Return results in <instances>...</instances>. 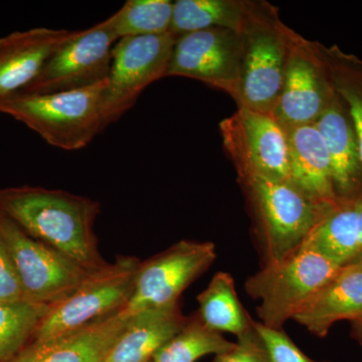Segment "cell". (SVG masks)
Returning a JSON list of instances; mask_svg holds the SVG:
<instances>
[{
    "instance_id": "17",
    "label": "cell",
    "mask_w": 362,
    "mask_h": 362,
    "mask_svg": "<svg viewBox=\"0 0 362 362\" xmlns=\"http://www.w3.org/2000/svg\"><path fill=\"white\" fill-rule=\"evenodd\" d=\"M362 317V269L346 264L308 300L294 316L317 337H327L330 328L342 320Z\"/></svg>"
},
{
    "instance_id": "21",
    "label": "cell",
    "mask_w": 362,
    "mask_h": 362,
    "mask_svg": "<svg viewBox=\"0 0 362 362\" xmlns=\"http://www.w3.org/2000/svg\"><path fill=\"white\" fill-rule=\"evenodd\" d=\"M250 6L249 0H177L173 2L169 32L176 37L213 28L242 33L249 18Z\"/></svg>"
},
{
    "instance_id": "27",
    "label": "cell",
    "mask_w": 362,
    "mask_h": 362,
    "mask_svg": "<svg viewBox=\"0 0 362 362\" xmlns=\"http://www.w3.org/2000/svg\"><path fill=\"white\" fill-rule=\"evenodd\" d=\"M254 328L265 345L272 362H327L314 361L306 356L283 329H272L256 321Z\"/></svg>"
},
{
    "instance_id": "16",
    "label": "cell",
    "mask_w": 362,
    "mask_h": 362,
    "mask_svg": "<svg viewBox=\"0 0 362 362\" xmlns=\"http://www.w3.org/2000/svg\"><path fill=\"white\" fill-rule=\"evenodd\" d=\"M290 182L320 206H333L338 197L329 153L315 124L286 128Z\"/></svg>"
},
{
    "instance_id": "15",
    "label": "cell",
    "mask_w": 362,
    "mask_h": 362,
    "mask_svg": "<svg viewBox=\"0 0 362 362\" xmlns=\"http://www.w3.org/2000/svg\"><path fill=\"white\" fill-rule=\"evenodd\" d=\"M130 317L122 310L66 334L33 340L7 362H104Z\"/></svg>"
},
{
    "instance_id": "11",
    "label": "cell",
    "mask_w": 362,
    "mask_h": 362,
    "mask_svg": "<svg viewBox=\"0 0 362 362\" xmlns=\"http://www.w3.org/2000/svg\"><path fill=\"white\" fill-rule=\"evenodd\" d=\"M216 259L211 242L182 240L165 251L140 262L135 289L124 309L128 315L180 302L183 291Z\"/></svg>"
},
{
    "instance_id": "30",
    "label": "cell",
    "mask_w": 362,
    "mask_h": 362,
    "mask_svg": "<svg viewBox=\"0 0 362 362\" xmlns=\"http://www.w3.org/2000/svg\"><path fill=\"white\" fill-rule=\"evenodd\" d=\"M351 335L362 346V317L351 322Z\"/></svg>"
},
{
    "instance_id": "31",
    "label": "cell",
    "mask_w": 362,
    "mask_h": 362,
    "mask_svg": "<svg viewBox=\"0 0 362 362\" xmlns=\"http://www.w3.org/2000/svg\"><path fill=\"white\" fill-rule=\"evenodd\" d=\"M350 263L356 264V265L358 266L359 268L362 269V250L358 252V254H357L356 258L350 262Z\"/></svg>"
},
{
    "instance_id": "24",
    "label": "cell",
    "mask_w": 362,
    "mask_h": 362,
    "mask_svg": "<svg viewBox=\"0 0 362 362\" xmlns=\"http://www.w3.org/2000/svg\"><path fill=\"white\" fill-rule=\"evenodd\" d=\"M173 13L169 0H129L104 21L119 40L168 33Z\"/></svg>"
},
{
    "instance_id": "19",
    "label": "cell",
    "mask_w": 362,
    "mask_h": 362,
    "mask_svg": "<svg viewBox=\"0 0 362 362\" xmlns=\"http://www.w3.org/2000/svg\"><path fill=\"white\" fill-rule=\"evenodd\" d=\"M180 302L136 312L104 362H151L187 322Z\"/></svg>"
},
{
    "instance_id": "4",
    "label": "cell",
    "mask_w": 362,
    "mask_h": 362,
    "mask_svg": "<svg viewBox=\"0 0 362 362\" xmlns=\"http://www.w3.org/2000/svg\"><path fill=\"white\" fill-rule=\"evenodd\" d=\"M341 267L303 247L281 261L266 263L245 285L249 296L261 302L259 322L282 329Z\"/></svg>"
},
{
    "instance_id": "14",
    "label": "cell",
    "mask_w": 362,
    "mask_h": 362,
    "mask_svg": "<svg viewBox=\"0 0 362 362\" xmlns=\"http://www.w3.org/2000/svg\"><path fill=\"white\" fill-rule=\"evenodd\" d=\"M76 32L35 28L0 37V101L30 85Z\"/></svg>"
},
{
    "instance_id": "26",
    "label": "cell",
    "mask_w": 362,
    "mask_h": 362,
    "mask_svg": "<svg viewBox=\"0 0 362 362\" xmlns=\"http://www.w3.org/2000/svg\"><path fill=\"white\" fill-rule=\"evenodd\" d=\"M321 56L325 62L331 80L338 96L346 105L350 119L356 131L362 164V83L354 78L349 68L342 66L335 52L321 47Z\"/></svg>"
},
{
    "instance_id": "2",
    "label": "cell",
    "mask_w": 362,
    "mask_h": 362,
    "mask_svg": "<svg viewBox=\"0 0 362 362\" xmlns=\"http://www.w3.org/2000/svg\"><path fill=\"white\" fill-rule=\"evenodd\" d=\"M107 81L45 95L16 94L0 101V113L13 117L52 146L75 151L103 132L102 102Z\"/></svg>"
},
{
    "instance_id": "28",
    "label": "cell",
    "mask_w": 362,
    "mask_h": 362,
    "mask_svg": "<svg viewBox=\"0 0 362 362\" xmlns=\"http://www.w3.org/2000/svg\"><path fill=\"white\" fill-rule=\"evenodd\" d=\"M214 362H272L256 330L238 338L235 346L216 356Z\"/></svg>"
},
{
    "instance_id": "20",
    "label": "cell",
    "mask_w": 362,
    "mask_h": 362,
    "mask_svg": "<svg viewBox=\"0 0 362 362\" xmlns=\"http://www.w3.org/2000/svg\"><path fill=\"white\" fill-rule=\"evenodd\" d=\"M361 197L338 199L337 204L312 228L301 247L322 255L337 265L349 264L362 250L359 221Z\"/></svg>"
},
{
    "instance_id": "23",
    "label": "cell",
    "mask_w": 362,
    "mask_h": 362,
    "mask_svg": "<svg viewBox=\"0 0 362 362\" xmlns=\"http://www.w3.org/2000/svg\"><path fill=\"white\" fill-rule=\"evenodd\" d=\"M235 344L221 333L206 327L195 313L187 317L183 327L156 352L152 361L197 362L209 354L218 356L228 351Z\"/></svg>"
},
{
    "instance_id": "3",
    "label": "cell",
    "mask_w": 362,
    "mask_h": 362,
    "mask_svg": "<svg viewBox=\"0 0 362 362\" xmlns=\"http://www.w3.org/2000/svg\"><path fill=\"white\" fill-rule=\"evenodd\" d=\"M295 30L283 23L278 7L252 1L242 35L244 54L238 106L271 114L275 108L289 58Z\"/></svg>"
},
{
    "instance_id": "7",
    "label": "cell",
    "mask_w": 362,
    "mask_h": 362,
    "mask_svg": "<svg viewBox=\"0 0 362 362\" xmlns=\"http://www.w3.org/2000/svg\"><path fill=\"white\" fill-rule=\"evenodd\" d=\"M0 235L20 278L25 301L54 306L70 296L93 272L35 239L0 213Z\"/></svg>"
},
{
    "instance_id": "9",
    "label": "cell",
    "mask_w": 362,
    "mask_h": 362,
    "mask_svg": "<svg viewBox=\"0 0 362 362\" xmlns=\"http://www.w3.org/2000/svg\"><path fill=\"white\" fill-rule=\"evenodd\" d=\"M220 130L240 180L258 176L290 182L287 133L271 114L240 107L221 121Z\"/></svg>"
},
{
    "instance_id": "1",
    "label": "cell",
    "mask_w": 362,
    "mask_h": 362,
    "mask_svg": "<svg viewBox=\"0 0 362 362\" xmlns=\"http://www.w3.org/2000/svg\"><path fill=\"white\" fill-rule=\"evenodd\" d=\"M0 213L88 271L108 264L101 256L95 233L101 213V204L95 199L30 185L4 187L0 188Z\"/></svg>"
},
{
    "instance_id": "18",
    "label": "cell",
    "mask_w": 362,
    "mask_h": 362,
    "mask_svg": "<svg viewBox=\"0 0 362 362\" xmlns=\"http://www.w3.org/2000/svg\"><path fill=\"white\" fill-rule=\"evenodd\" d=\"M315 125L329 153L338 199L361 197L362 164L358 143L346 105L343 106L337 93Z\"/></svg>"
},
{
    "instance_id": "8",
    "label": "cell",
    "mask_w": 362,
    "mask_h": 362,
    "mask_svg": "<svg viewBox=\"0 0 362 362\" xmlns=\"http://www.w3.org/2000/svg\"><path fill=\"white\" fill-rule=\"evenodd\" d=\"M176 39L168 32L117 40L102 102L104 129L129 111L149 85L166 77Z\"/></svg>"
},
{
    "instance_id": "10",
    "label": "cell",
    "mask_w": 362,
    "mask_h": 362,
    "mask_svg": "<svg viewBox=\"0 0 362 362\" xmlns=\"http://www.w3.org/2000/svg\"><path fill=\"white\" fill-rule=\"evenodd\" d=\"M117 40L104 21L87 30H77L18 94H54L101 84L108 80Z\"/></svg>"
},
{
    "instance_id": "13",
    "label": "cell",
    "mask_w": 362,
    "mask_h": 362,
    "mask_svg": "<svg viewBox=\"0 0 362 362\" xmlns=\"http://www.w3.org/2000/svg\"><path fill=\"white\" fill-rule=\"evenodd\" d=\"M335 94L316 42L295 32L282 90L271 115L284 129L315 124Z\"/></svg>"
},
{
    "instance_id": "29",
    "label": "cell",
    "mask_w": 362,
    "mask_h": 362,
    "mask_svg": "<svg viewBox=\"0 0 362 362\" xmlns=\"http://www.w3.org/2000/svg\"><path fill=\"white\" fill-rule=\"evenodd\" d=\"M25 301L11 254L0 235V304Z\"/></svg>"
},
{
    "instance_id": "32",
    "label": "cell",
    "mask_w": 362,
    "mask_h": 362,
    "mask_svg": "<svg viewBox=\"0 0 362 362\" xmlns=\"http://www.w3.org/2000/svg\"><path fill=\"white\" fill-rule=\"evenodd\" d=\"M151 362H153V361H151Z\"/></svg>"
},
{
    "instance_id": "5",
    "label": "cell",
    "mask_w": 362,
    "mask_h": 362,
    "mask_svg": "<svg viewBox=\"0 0 362 362\" xmlns=\"http://www.w3.org/2000/svg\"><path fill=\"white\" fill-rule=\"evenodd\" d=\"M140 262L121 255L93 272L70 296L51 306L33 340L66 334L124 310L134 293Z\"/></svg>"
},
{
    "instance_id": "25",
    "label": "cell",
    "mask_w": 362,
    "mask_h": 362,
    "mask_svg": "<svg viewBox=\"0 0 362 362\" xmlns=\"http://www.w3.org/2000/svg\"><path fill=\"white\" fill-rule=\"evenodd\" d=\"M51 306L28 301L0 304V362H7L33 341Z\"/></svg>"
},
{
    "instance_id": "22",
    "label": "cell",
    "mask_w": 362,
    "mask_h": 362,
    "mask_svg": "<svg viewBox=\"0 0 362 362\" xmlns=\"http://www.w3.org/2000/svg\"><path fill=\"white\" fill-rule=\"evenodd\" d=\"M197 314L209 329L232 333L237 338L254 330V320L247 315L235 291V281L230 274L218 272L206 289L197 296Z\"/></svg>"
},
{
    "instance_id": "12",
    "label": "cell",
    "mask_w": 362,
    "mask_h": 362,
    "mask_svg": "<svg viewBox=\"0 0 362 362\" xmlns=\"http://www.w3.org/2000/svg\"><path fill=\"white\" fill-rule=\"evenodd\" d=\"M244 54L240 33L207 28L175 40L166 77H185L223 90L237 99Z\"/></svg>"
},
{
    "instance_id": "6",
    "label": "cell",
    "mask_w": 362,
    "mask_h": 362,
    "mask_svg": "<svg viewBox=\"0 0 362 362\" xmlns=\"http://www.w3.org/2000/svg\"><path fill=\"white\" fill-rule=\"evenodd\" d=\"M247 190L265 244L267 263L298 251L312 228L333 206H320L291 182L265 177L240 180Z\"/></svg>"
}]
</instances>
